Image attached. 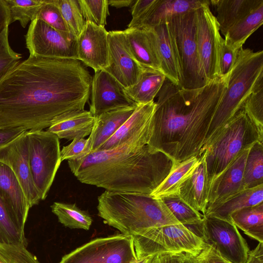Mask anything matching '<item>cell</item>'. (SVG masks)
Masks as SVG:
<instances>
[{
	"label": "cell",
	"instance_id": "6da1fadb",
	"mask_svg": "<svg viewBox=\"0 0 263 263\" xmlns=\"http://www.w3.org/2000/svg\"><path fill=\"white\" fill-rule=\"evenodd\" d=\"M92 79L78 60L29 55L0 81V127L43 130L84 111Z\"/></svg>",
	"mask_w": 263,
	"mask_h": 263
},
{
	"label": "cell",
	"instance_id": "7a4b0ae2",
	"mask_svg": "<svg viewBox=\"0 0 263 263\" xmlns=\"http://www.w3.org/2000/svg\"><path fill=\"white\" fill-rule=\"evenodd\" d=\"M228 80L219 78L201 88L185 89L166 79L157 95L147 145L176 164L197 156Z\"/></svg>",
	"mask_w": 263,
	"mask_h": 263
},
{
	"label": "cell",
	"instance_id": "3957f363",
	"mask_svg": "<svg viewBox=\"0 0 263 263\" xmlns=\"http://www.w3.org/2000/svg\"><path fill=\"white\" fill-rule=\"evenodd\" d=\"M175 164L148 145L135 153L118 147L68 161L71 172L82 183L110 192L145 194H151L161 183Z\"/></svg>",
	"mask_w": 263,
	"mask_h": 263
},
{
	"label": "cell",
	"instance_id": "277c9868",
	"mask_svg": "<svg viewBox=\"0 0 263 263\" xmlns=\"http://www.w3.org/2000/svg\"><path fill=\"white\" fill-rule=\"evenodd\" d=\"M98 202L99 216L123 235L133 236L152 228L180 223L162 199L150 194L105 191Z\"/></svg>",
	"mask_w": 263,
	"mask_h": 263
},
{
	"label": "cell",
	"instance_id": "5b68a950",
	"mask_svg": "<svg viewBox=\"0 0 263 263\" xmlns=\"http://www.w3.org/2000/svg\"><path fill=\"white\" fill-rule=\"evenodd\" d=\"M262 86V50L254 52L241 48L229 73L227 88L213 116L203 146L242 107L248 97Z\"/></svg>",
	"mask_w": 263,
	"mask_h": 263
},
{
	"label": "cell",
	"instance_id": "8992f818",
	"mask_svg": "<svg viewBox=\"0 0 263 263\" xmlns=\"http://www.w3.org/2000/svg\"><path fill=\"white\" fill-rule=\"evenodd\" d=\"M257 142H263V129L253 122L242 107L199 154L204 153L205 156L208 194L214 180Z\"/></svg>",
	"mask_w": 263,
	"mask_h": 263
},
{
	"label": "cell",
	"instance_id": "52a82bcc",
	"mask_svg": "<svg viewBox=\"0 0 263 263\" xmlns=\"http://www.w3.org/2000/svg\"><path fill=\"white\" fill-rule=\"evenodd\" d=\"M165 22L180 75V87L194 89L204 86L196 39V10L170 17Z\"/></svg>",
	"mask_w": 263,
	"mask_h": 263
},
{
	"label": "cell",
	"instance_id": "ba28073f",
	"mask_svg": "<svg viewBox=\"0 0 263 263\" xmlns=\"http://www.w3.org/2000/svg\"><path fill=\"white\" fill-rule=\"evenodd\" d=\"M137 258L162 253L197 256L207 245L181 223L152 228L132 236Z\"/></svg>",
	"mask_w": 263,
	"mask_h": 263
},
{
	"label": "cell",
	"instance_id": "9c48e42d",
	"mask_svg": "<svg viewBox=\"0 0 263 263\" xmlns=\"http://www.w3.org/2000/svg\"><path fill=\"white\" fill-rule=\"evenodd\" d=\"M30 168L41 200H44L61 163L59 138L47 130H27Z\"/></svg>",
	"mask_w": 263,
	"mask_h": 263
},
{
	"label": "cell",
	"instance_id": "30bf717a",
	"mask_svg": "<svg viewBox=\"0 0 263 263\" xmlns=\"http://www.w3.org/2000/svg\"><path fill=\"white\" fill-rule=\"evenodd\" d=\"M208 1L196 10V39L200 73L205 84L220 77V61L223 39Z\"/></svg>",
	"mask_w": 263,
	"mask_h": 263
},
{
	"label": "cell",
	"instance_id": "8fae6325",
	"mask_svg": "<svg viewBox=\"0 0 263 263\" xmlns=\"http://www.w3.org/2000/svg\"><path fill=\"white\" fill-rule=\"evenodd\" d=\"M137 259L133 237L120 234L93 239L59 263H131Z\"/></svg>",
	"mask_w": 263,
	"mask_h": 263
},
{
	"label": "cell",
	"instance_id": "7c38bea8",
	"mask_svg": "<svg viewBox=\"0 0 263 263\" xmlns=\"http://www.w3.org/2000/svg\"><path fill=\"white\" fill-rule=\"evenodd\" d=\"M193 227L203 241L224 259L231 263H246L248 245L231 220L204 215L201 222Z\"/></svg>",
	"mask_w": 263,
	"mask_h": 263
},
{
	"label": "cell",
	"instance_id": "4fadbf2b",
	"mask_svg": "<svg viewBox=\"0 0 263 263\" xmlns=\"http://www.w3.org/2000/svg\"><path fill=\"white\" fill-rule=\"evenodd\" d=\"M30 55L78 60L77 39L68 37L35 18L25 35Z\"/></svg>",
	"mask_w": 263,
	"mask_h": 263
},
{
	"label": "cell",
	"instance_id": "5bb4252c",
	"mask_svg": "<svg viewBox=\"0 0 263 263\" xmlns=\"http://www.w3.org/2000/svg\"><path fill=\"white\" fill-rule=\"evenodd\" d=\"M156 102L138 105L135 111L119 129L96 151H106L118 147L135 153L147 145L151 135L152 119ZM96 152V151H95Z\"/></svg>",
	"mask_w": 263,
	"mask_h": 263
},
{
	"label": "cell",
	"instance_id": "9a60e30c",
	"mask_svg": "<svg viewBox=\"0 0 263 263\" xmlns=\"http://www.w3.org/2000/svg\"><path fill=\"white\" fill-rule=\"evenodd\" d=\"M90 96L89 111L95 118L109 111L138 105L126 95L124 87L104 70L95 72Z\"/></svg>",
	"mask_w": 263,
	"mask_h": 263
},
{
	"label": "cell",
	"instance_id": "2e32d148",
	"mask_svg": "<svg viewBox=\"0 0 263 263\" xmlns=\"http://www.w3.org/2000/svg\"><path fill=\"white\" fill-rule=\"evenodd\" d=\"M27 132L0 148V162L8 165L20 182L30 208L41 200L30 168Z\"/></svg>",
	"mask_w": 263,
	"mask_h": 263
},
{
	"label": "cell",
	"instance_id": "e0dca14e",
	"mask_svg": "<svg viewBox=\"0 0 263 263\" xmlns=\"http://www.w3.org/2000/svg\"><path fill=\"white\" fill-rule=\"evenodd\" d=\"M108 32L104 27L86 21L77 39L78 60L95 72L103 70L109 64Z\"/></svg>",
	"mask_w": 263,
	"mask_h": 263
},
{
	"label": "cell",
	"instance_id": "ac0fdd59",
	"mask_svg": "<svg viewBox=\"0 0 263 263\" xmlns=\"http://www.w3.org/2000/svg\"><path fill=\"white\" fill-rule=\"evenodd\" d=\"M109 64L105 71L127 88L138 81L142 68L128 53L125 45L123 31L108 33Z\"/></svg>",
	"mask_w": 263,
	"mask_h": 263
},
{
	"label": "cell",
	"instance_id": "d6986e66",
	"mask_svg": "<svg viewBox=\"0 0 263 263\" xmlns=\"http://www.w3.org/2000/svg\"><path fill=\"white\" fill-rule=\"evenodd\" d=\"M0 198L17 228L25 233L30 205L15 174L8 165L1 162Z\"/></svg>",
	"mask_w": 263,
	"mask_h": 263
},
{
	"label": "cell",
	"instance_id": "ffe728a7",
	"mask_svg": "<svg viewBox=\"0 0 263 263\" xmlns=\"http://www.w3.org/2000/svg\"><path fill=\"white\" fill-rule=\"evenodd\" d=\"M249 148L240 154L213 182L208 194L207 208L243 190L244 168Z\"/></svg>",
	"mask_w": 263,
	"mask_h": 263
},
{
	"label": "cell",
	"instance_id": "44dd1931",
	"mask_svg": "<svg viewBox=\"0 0 263 263\" xmlns=\"http://www.w3.org/2000/svg\"><path fill=\"white\" fill-rule=\"evenodd\" d=\"M144 29L150 36L162 72L167 80L180 87V75L166 22Z\"/></svg>",
	"mask_w": 263,
	"mask_h": 263
},
{
	"label": "cell",
	"instance_id": "7402d4cb",
	"mask_svg": "<svg viewBox=\"0 0 263 263\" xmlns=\"http://www.w3.org/2000/svg\"><path fill=\"white\" fill-rule=\"evenodd\" d=\"M192 174L180 186L178 196L197 212L204 215L208 206L206 170L204 153Z\"/></svg>",
	"mask_w": 263,
	"mask_h": 263
},
{
	"label": "cell",
	"instance_id": "603a6c76",
	"mask_svg": "<svg viewBox=\"0 0 263 263\" xmlns=\"http://www.w3.org/2000/svg\"><path fill=\"white\" fill-rule=\"evenodd\" d=\"M123 32L126 49L136 63L141 67L162 72L147 30L144 28H127Z\"/></svg>",
	"mask_w": 263,
	"mask_h": 263
},
{
	"label": "cell",
	"instance_id": "cb8c5ba5",
	"mask_svg": "<svg viewBox=\"0 0 263 263\" xmlns=\"http://www.w3.org/2000/svg\"><path fill=\"white\" fill-rule=\"evenodd\" d=\"M262 202L263 184H261L252 188L243 189L208 206L204 215L231 220L230 216L233 213Z\"/></svg>",
	"mask_w": 263,
	"mask_h": 263
},
{
	"label": "cell",
	"instance_id": "d4e9b609",
	"mask_svg": "<svg viewBox=\"0 0 263 263\" xmlns=\"http://www.w3.org/2000/svg\"><path fill=\"white\" fill-rule=\"evenodd\" d=\"M220 32L223 35L233 26L263 4V0H211Z\"/></svg>",
	"mask_w": 263,
	"mask_h": 263
},
{
	"label": "cell",
	"instance_id": "484cf974",
	"mask_svg": "<svg viewBox=\"0 0 263 263\" xmlns=\"http://www.w3.org/2000/svg\"><path fill=\"white\" fill-rule=\"evenodd\" d=\"M208 0H157L145 18L135 28H147L172 16L196 10Z\"/></svg>",
	"mask_w": 263,
	"mask_h": 263
},
{
	"label": "cell",
	"instance_id": "4316f807",
	"mask_svg": "<svg viewBox=\"0 0 263 263\" xmlns=\"http://www.w3.org/2000/svg\"><path fill=\"white\" fill-rule=\"evenodd\" d=\"M137 106L109 111L96 118L95 126L90 134L92 137L91 152L96 151L119 129L132 115Z\"/></svg>",
	"mask_w": 263,
	"mask_h": 263
},
{
	"label": "cell",
	"instance_id": "83f0119b",
	"mask_svg": "<svg viewBox=\"0 0 263 263\" xmlns=\"http://www.w3.org/2000/svg\"><path fill=\"white\" fill-rule=\"evenodd\" d=\"M166 79L160 71L142 67L137 82L125 92L137 104H146L154 101Z\"/></svg>",
	"mask_w": 263,
	"mask_h": 263
},
{
	"label": "cell",
	"instance_id": "f1b7e54d",
	"mask_svg": "<svg viewBox=\"0 0 263 263\" xmlns=\"http://www.w3.org/2000/svg\"><path fill=\"white\" fill-rule=\"evenodd\" d=\"M95 118L89 111H84L50 126L47 131L59 138L73 140L89 136L96 123Z\"/></svg>",
	"mask_w": 263,
	"mask_h": 263
},
{
	"label": "cell",
	"instance_id": "f546056e",
	"mask_svg": "<svg viewBox=\"0 0 263 263\" xmlns=\"http://www.w3.org/2000/svg\"><path fill=\"white\" fill-rule=\"evenodd\" d=\"M198 162L197 156L175 164L164 180L150 195L156 198L178 196L180 186L192 174Z\"/></svg>",
	"mask_w": 263,
	"mask_h": 263
},
{
	"label": "cell",
	"instance_id": "4dcf8cb0",
	"mask_svg": "<svg viewBox=\"0 0 263 263\" xmlns=\"http://www.w3.org/2000/svg\"><path fill=\"white\" fill-rule=\"evenodd\" d=\"M263 23V4L231 27L224 35L227 45L239 50L247 40Z\"/></svg>",
	"mask_w": 263,
	"mask_h": 263
},
{
	"label": "cell",
	"instance_id": "1f68e13d",
	"mask_svg": "<svg viewBox=\"0 0 263 263\" xmlns=\"http://www.w3.org/2000/svg\"><path fill=\"white\" fill-rule=\"evenodd\" d=\"M230 218L245 234L263 242V202L236 211Z\"/></svg>",
	"mask_w": 263,
	"mask_h": 263
},
{
	"label": "cell",
	"instance_id": "d6a6232c",
	"mask_svg": "<svg viewBox=\"0 0 263 263\" xmlns=\"http://www.w3.org/2000/svg\"><path fill=\"white\" fill-rule=\"evenodd\" d=\"M50 207L52 212L64 226L70 229L89 230L92 223L91 216L75 203L54 202Z\"/></svg>",
	"mask_w": 263,
	"mask_h": 263
},
{
	"label": "cell",
	"instance_id": "836d02e7",
	"mask_svg": "<svg viewBox=\"0 0 263 263\" xmlns=\"http://www.w3.org/2000/svg\"><path fill=\"white\" fill-rule=\"evenodd\" d=\"M263 184V142H257L249 148L243 173L242 189Z\"/></svg>",
	"mask_w": 263,
	"mask_h": 263
},
{
	"label": "cell",
	"instance_id": "e575fe53",
	"mask_svg": "<svg viewBox=\"0 0 263 263\" xmlns=\"http://www.w3.org/2000/svg\"><path fill=\"white\" fill-rule=\"evenodd\" d=\"M45 0H6L9 13L10 24L18 21L23 28L35 19Z\"/></svg>",
	"mask_w": 263,
	"mask_h": 263
},
{
	"label": "cell",
	"instance_id": "d590c367",
	"mask_svg": "<svg viewBox=\"0 0 263 263\" xmlns=\"http://www.w3.org/2000/svg\"><path fill=\"white\" fill-rule=\"evenodd\" d=\"M161 199L180 223L185 226H194L201 222L203 215L193 209L179 196Z\"/></svg>",
	"mask_w": 263,
	"mask_h": 263
},
{
	"label": "cell",
	"instance_id": "8d00e7d4",
	"mask_svg": "<svg viewBox=\"0 0 263 263\" xmlns=\"http://www.w3.org/2000/svg\"><path fill=\"white\" fill-rule=\"evenodd\" d=\"M56 3L70 33L78 39L86 25L78 1L56 0Z\"/></svg>",
	"mask_w": 263,
	"mask_h": 263
},
{
	"label": "cell",
	"instance_id": "74e56055",
	"mask_svg": "<svg viewBox=\"0 0 263 263\" xmlns=\"http://www.w3.org/2000/svg\"><path fill=\"white\" fill-rule=\"evenodd\" d=\"M0 244L27 246L25 233L17 228L0 198Z\"/></svg>",
	"mask_w": 263,
	"mask_h": 263
},
{
	"label": "cell",
	"instance_id": "f35d334b",
	"mask_svg": "<svg viewBox=\"0 0 263 263\" xmlns=\"http://www.w3.org/2000/svg\"><path fill=\"white\" fill-rule=\"evenodd\" d=\"M78 2L86 22L105 27L109 15L108 0H78Z\"/></svg>",
	"mask_w": 263,
	"mask_h": 263
},
{
	"label": "cell",
	"instance_id": "ab89813d",
	"mask_svg": "<svg viewBox=\"0 0 263 263\" xmlns=\"http://www.w3.org/2000/svg\"><path fill=\"white\" fill-rule=\"evenodd\" d=\"M36 18L43 21L64 35L76 38L70 33L57 4L56 0H45L38 11Z\"/></svg>",
	"mask_w": 263,
	"mask_h": 263
},
{
	"label": "cell",
	"instance_id": "60d3db41",
	"mask_svg": "<svg viewBox=\"0 0 263 263\" xmlns=\"http://www.w3.org/2000/svg\"><path fill=\"white\" fill-rule=\"evenodd\" d=\"M9 26L0 32V81L21 62V54L15 52L9 42Z\"/></svg>",
	"mask_w": 263,
	"mask_h": 263
},
{
	"label": "cell",
	"instance_id": "b9f144b4",
	"mask_svg": "<svg viewBox=\"0 0 263 263\" xmlns=\"http://www.w3.org/2000/svg\"><path fill=\"white\" fill-rule=\"evenodd\" d=\"M0 263H40L26 247L16 245L0 244Z\"/></svg>",
	"mask_w": 263,
	"mask_h": 263
},
{
	"label": "cell",
	"instance_id": "7bdbcfd3",
	"mask_svg": "<svg viewBox=\"0 0 263 263\" xmlns=\"http://www.w3.org/2000/svg\"><path fill=\"white\" fill-rule=\"evenodd\" d=\"M242 108L253 122L263 129V86L248 97Z\"/></svg>",
	"mask_w": 263,
	"mask_h": 263
},
{
	"label": "cell",
	"instance_id": "ee69618b",
	"mask_svg": "<svg viewBox=\"0 0 263 263\" xmlns=\"http://www.w3.org/2000/svg\"><path fill=\"white\" fill-rule=\"evenodd\" d=\"M92 137L91 134L88 138L76 139L61 150V161L67 160H75L82 159L92 152Z\"/></svg>",
	"mask_w": 263,
	"mask_h": 263
},
{
	"label": "cell",
	"instance_id": "f6af8a7d",
	"mask_svg": "<svg viewBox=\"0 0 263 263\" xmlns=\"http://www.w3.org/2000/svg\"><path fill=\"white\" fill-rule=\"evenodd\" d=\"M239 50L227 45L223 39L221 51L220 71L221 78H227L237 59Z\"/></svg>",
	"mask_w": 263,
	"mask_h": 263
},
{
	"label": "cell",
	"instance_id": "bcb514c9",
	"mask_svg": "<svg viewBox=\"0 0 263 263\" xmlns=\"http://www.w3.org/2000/svg\"><path fill=\"white\" fill-rule=\"evenodd\" d=\"M157 0H136L132 6V19L128 28L136 27L147 15Z\"/></svg>",
	"mask_w": 263,
	"mask_h": 263
},
{
	"label": "cell",
	"instance_id": "7dc6e473",
	"mask_svg": "<svg viewBox=\"0 0 263 263\" xmlns=\"http://www.w3.org/2000/svg\"><path fill=\"white\" fill-rule=\"evenodd\" d=\"M196 257L198 263H231L221 256L214 248L208 245Z\"/></svg>",
	"mask_w": 263,
	"mask_h": 263
},
{
	"label": "cell",
	"instance_id": "c3c4849f",
	"mask_svg": "<svg viewBox=\"0 0 263 263\" xmlns=\"http://www.w3.org/2000/svg\"><path fill=\"white\" fill-rule=\"evenodd\" d=\"M27 131L21 127H0V148Z\"/></svg>",
	"mask_w": 263,
	"mask_h": 263
},
{
	"label": "cell",
	"instance_id": "681fc988",
	"mask_svg": "<svg viewBox=\"0 0 263 263\" xmlns=\"http://www.w3.org/2000/svg\"><path fill=\"white\" fill-rule=\"evenodd\" d=\"M246 263H263V242H259L255 248L249 251Z\"/></svg>",
	"mask_w": 263,
	"mask_h": 263
},
{
	"label": "cell",
	"instance_id": "f907efd6",
	"mask_svg": "<svg viewBox=\"0 0 263 263\" xmlns=\"http://www.w3.org/2000/svg\"><path fill=\"white\" fill-rule=\"evenodd\" d=\"M10 13L6 0H0V32L10 25Z\"/></svg>",
	"mask_w": 263,
	"mask_h": 263
},
{
	"label": "cell",
	"instance_id": "816d5d0a",
	"mask_svg": "<svg viewBox=\"0 0 263 263\" xmlns=\"http://www.w3.org/2000/svg\"><path fill=\"white\" fill-rule=\"evenodd\" d=\"M179 254L162 253L156 255V263H177Z\"/></svg>",
	"mask_w": 263,
	"mask_h": 263
},
{
	"label": "cell",
	"instance_id": "f5cc1de1",
	"mask_svg": "<svg viewBox=\"0 0 263 263\" xmlns=\"http://www.w3.org/2000/svg\"><path fill=\"white\" fill-rule=\"evenodd\" d=\"M136 0H110L108 1L109 5L117 8L132 6Z\"/></svg>",
	"mask_w": 263,
	"mask_h": 263
},
{
	"label": "cell",
	"instance_id": "db71d44e",
	"mask_svg": "<svg viewBox=\"0 0 263 263\" xmlns=\"http://www.w3.org/2000/svg\"><path fill=\"white\" fill-rule=\"evenodd\" d=\"M177 263H198L196 256L181 253L178 254Z\"/></svg>",
	"mask_w": 263,
	"mask_h": 263
},
{
	"label": "cell",
	"instance_id": "11a10c76",
	"mask_svg": "<svg viewBox=\"0 0 263 263\" xmlns=\"http://www.w3.org/2000/svg\"><path fill=\"white\" fill-rule=\"evenodd\" d=\"M156 255L145 256L141 258H137L131 263H153Z\"/></svg>",
	"mask_w": 263,
	"mask_h": 263
},
{
	"label": "cell",
	"instance_id": "9f6ffc18",
	"mask_svg": "<svg viewBox=\"0 0 263 263\" xmlns=\"http://www.w3.org/2000/svg\"><path fill=\"white\" fill-rule=\"evenodd\" d=\"M153 263H156V256Z\"/></svg>",
	"mask_w": 263,
	"mask_h": 263
}]
</instances>
